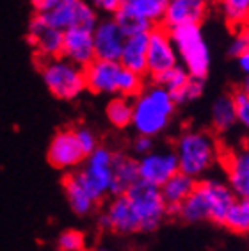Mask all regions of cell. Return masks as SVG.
Segmentation results:
<instances>
[{"instance_id": "19", "label": "cell", "mask_w": 249, "mask_h": 251, "mask_svg": "<svg viewBox=\"0 0 249 251\" xmlns=\"http://www.w3.org/2000/svg\"><path fill=\"white\" fill-rule=\"evenodd\" d=\"M107 221H109V230H114L118 233H134L139 232V221L135 216L134 208L130 205L124 194L114 196L107 208Z\"/></svg>"}, {"instance_id": "34", "label": "cell", "mask_w": 249, "mask_h": 251, "mask_svg": "<svg viewBox=\"0 0 249 251\" xmlns=\"http://www.w3.org/2000/svg\"><path fill=\"white\" fill-rule=\"evenodd\" d=\"M203 89H205V78L189 77L185 87H183L182 95H180V103H187V101L198 100V98L203 95Z\"/></svg>"}, {"instance_id": "6", "label": "cell", "mask_w": 249, "mask_h": 251, "mask_svg": "<svg viewBox=\"0 0 249 251\" xmlns=\"http://www.w3.org/2000/svg\"><path fill=\"white\" fill-rule=\"evenodd\" d=\"M112 151L103 146H96L89 155H86V166L77 171V178L95 201H100L103 194L109 193L112 182Z\"/></svg>"}, {"instance_id": "30", "label": "cell", "mask_w": 249, "mask_h": 251, "mask_svg": "<svg viewBox=\"0 0 249 251\" xmlns=\"http://www.w3.org/2000/svg\"><path fill=\"white\" fill-rule=\"evenodd\" d=\"M143 75L132 72V70H126L124 66H121L120 78H118V95L121 97H137L141 91H143Z\"/></svg>"}, {"instance_id": "22", "label": "cell", "mask_w": 249, "mask_h": 251, "mask_svg": "<svg viewBox=\"0 0 249 251\" xmlns=\"http://www.w3.org/2000/svg\"><path fill=\"white\" fill-rule=\"evenodd\" d=\"M64 191H66V198L70 203V208L78 216H86L93 210L95 207V200L87 194V191L82 187V184L78 182L77 175L72 173L68 175L64 180Z\"/></svg>"}, {"instance_id": "3", "label": "cell", "mask_w": 249, "mask_h": 251, "mask_svg": "<svg viewBox=\"0 0 249 251\" xmlns=\"http://www.w3.org/2000/svg\"><path fill=\"white\" fill-rule=\"evenodd\" d=\"M173 45L178 53V63L187 70L191 77L206 78L210 72V47L203 36L201 25L187 24L169 29Z\"/></svg>"}, {"instance_id": "12", "label": "cell", "mask_w": 249, "mask_h": 251, "mask_svg": "<svg viewBox=\"0 0 249 251\" xmlns=\"http://www.w3.org/2000/svg\"><path fill=\"white\" fill-rule=\"evenodd\" d=\"M62 30L50 27L43 20V16L38 15L34 16L29 22L27 27V39L32 47H36L39 57L50 59L59 57L62 52Z\"/></svg>"}, {"instance_id": "32", "label": "cell", "mask_w": 249, "mask_h": 251, "mask_svg": "<svg viewBox=\"0 0 249 251\" xmlns=\"http://www.w3.org/2000/svg\"><path fill=\"white\" fill-rule=\"evenodd\" d=\"M86 241L84 233L78 230H66L59 235V250L61 251H84Z\"/></svg>"}, {"instance_id": "1", "label": "cell", "mask_w": 249, "mask_h": 251, "mask_svg": "<svg viewBox=\"0 0 249 251\" xmlns=\"http://www.w3.org/2000/svg\"><path fill=\"white\" fill-rule=\"evenodd\" d=\"M174 100L166 87L151 84L132 101V123L137 134L155 137L168 128L174 112Z\"/></svg>"}, {"instance_id": "2", "label": "cell", "mask_w": 249, "mask_h": 251, "mask_svg": "<svg viewBox=\"0 0 249 251\" xmlns=\"http://www.w3.org/2000/svg\"><path fill=\"white\" fill-rule=\"evenodd\" d=\"M178 169L192 178H199L219 159V145L208 132L185 130L176 141L174 148Z\"/></svg>"}, {"instance_id": "25", "label": "cell", "mask_w": 249, "mask_h": 251, "mask_svg": "<svg viewBox=\"0 0 249 251\" xmlns=\"http://www.w3.org/2000/svg\"><path fill=\"white\" fill-rule=\"evenodd\" d=\"M189 77H191V75L187 73L185 68H183L182 64H176V66H173V68H169V70H166V72L155 75L153 82L158 84V86L166 87L169 91V95L173 97V100H174V103L178 105V103H180V95H182Z\"/></svg>"}, {"instance_id": "37", "label": "cell", "mask_w": 249, "mask_h": 251, "mask_svg": "<svg viewBox=\"0 0 249 251\" xmlns=\"http://www.w3.org/2000/svg\"><path fill=\"white\" fill-rule=\"evenodd\" d=\"M151 150H153V137H149V135H143V134L137 135V139L134 141V151L135 153L144 155Z\"/></svg>"}, {"instance_id": "10", "label": "cell", "mask_w": 249, "mask_h": 251, "mask_svg": "<svg viewBox=\"0 0 249 251\" xmlns=\"http://www.w3.org/2000/svg\"><path fill=\"white\" fill-rule=\"evenodd\" d=\"M124 36L114 18L98 20L93 27V45H95V57L103 61H120L123 50Z\"/></svg>"}, {"instance_id": "7", "label": "cell", "mask_w": 249, "mask_h": 251, "mask_svg": "<svg viewBox=\"0 0 249 251\" xmlns=\"http://www.w3.org/2000/svg\"><path fill=\"white\" fill-rule=\"evenodd\" d=\"M41 16L50 27H55L62 32L73 27L93 29L98 22L96 9L86 0H59L55 7Z\"/></svg>"}, {"instance_id": "20", "label": "cell", "mask_w": 249, "mask_h": 251, "mask_svg": "<svg viewBox=\"0 0 249 251\" xmlns=\"http://www.w3.org/2000/svg\"><path fill=\"white\" fill-rule=\"evenodd\" d=\"M146 50H148V32L126 36L120 55V64L139 75H146Z\"/></svg>"}, {"instance_id": "4", "label": "cell", "mask_w": 249, "mask_h": 251, "mask_svg": "<svg viewBox=\"0 0 249 251\" xmlns=\"http://www.w3.org/2000/svg\"><path fill=\"white\" fill-rule=\"evenodd\" d=\"M41 77L48 91L59 100H75L86 91L84 68L62 55L50 57L41 64Z\"/></svg>"}, {"instance_id": "8", "label": "cell", "mask_w": 249, "mask_h": 251, "mask_svg": "<svg viewBox=\"0 0 249 251\" xmlns=\"http://www.w3.org/2000/svg\"><path fill=\"white\" fill-rule=\"evenodd\" d=\"M178 53L173 45L169 29L162 24L153 25L148 30V50H146V73L153 78L158 73L176 66Z\"/></svg>"}, {"instance_id": "31", "label": "cell", "mask_w": 249, "mask_h": 251, "mask_svg": "<svg viewBox=\"0 0 249 251\" xmlns=\"http://www.w3.org/2000/svg\"><path fill=\"white\" fill-rule=\"evenodd\" d=\"M230 55L237 57L239 53L249 52V22L233 27V38L230 41Z\"/></svg>"}, {"instance_id": "26", "label": "cell", "mask_w": 249, "mask_h": 251, "mask_svg": "<svg viewBox=\"0 0 249 251\" xmlns=\"http://www.w3.org/2000/svg\"><path fill=\"white\" fill-rule=\"evenodd\" d=\"M228 230L240 235L249 233V200L248 198H235V201L230 205L224 219H223Z\"/></svg>"}, {"instance_id": "29", "label": "cell", "mask_w": 249, "mask_h": 251, "mask_svg": "<svg viewBox=\"0 0 249 251\" xmlns=\"http://www.w3.org/2000/svg\"><path fill=\"white\" fill-rule=\"evenodd\" d=\"M226 22L235 25L249 22V0H217Z\"/></svg>"}, {"instance_id": "15", "label": "cell", "mask_w": 249, "mask_h": 251, "mask_svg": "<svg viewBox=\"0 0 249 251\" xmlns=\"http://www.w3.org/2000/svg\"><path fill=\"white\" fill-rule=\"evenodd\" d=\"M48 162L57 169H70L75 168L86 159L82 153L80 146L75 139L73 130H61L55 134L50 146H48Z\"/></svg>"}, {"instance_id": "43", "label": "cell", "mask_w": 249, "mask_h": 251, "mask_svg": "<svg viewBox=\"0 0 249 251\" xmlns=\"http://www.w3.org/2000/svg\"><path fill=\"white\" fill-rule=\"evenodd\" d=\"M248 200H249V196H248Z\"/></svg>"}, {"instance_id": "28", "label": "cell", "mask_w": 249, "mask_h": 251, "mask_svg": "<svg viewBox=\"0 0 249 251\" xmlns=\"http://www.w3.org/2000/svg\"><path fill=\"white\" fill-rule=\"evenodd\" d=\"M114 20H116V24L120 25L121 32H123L124 36H132V34H139V32H148V30L153 27L149 22H146L144 18H139L137 15L123 9V7H120V9L114 13Z\"/></svg>"}, {"instance_id": "24", "label": "cell", "mask_w": 249, "mask_h": 251, "mask_svg": "<svg viewBox=\"0 0 249 251\" xmlns=\"http://www.w3.org/2000/svg\"><path fill=\"white\" fill-rule=\"evenodd\" d=\"M166 5L168 0H121L120 7L134 13L139 18H144L151 25H158L162 24Z\"/></svg>"}, {"instance_id": "35", "label": "cell", "mask_w": 249, "mask_h": 251, "mask_svg": "<svg viewBox=\"0 0 249 251\" xmlns=\"http://www.w3.org/2000/svg\"><path fill=\"white\" fill-rule=\"evenodd\" d=\"M75 139H77L78 146L84 155H89L96 146H98V141H96V135L93 130L86 128V126H80V128H75Z\"/></svg>"}, {"instance_id": "9", "label": "cell", "mask_w": 249, "mask_h": 251, "mask_svg": "<svg viewBox=\"0 0 249 251\" xmlns=\"http://www.w3.org/2000/svg\"><path fill=\"white\" fill-rule=\"evenodd\" d=\"M137 166H139V178L148 184L157 185V187H160L166 180L180 171L176 153L171 150L148 151V153L141 155Z\"/></svg>"}, {"instance_id": "13", "label": "cell", "mask_w": 249, "mask_h": 251, "mask_svg": "<svg viewBox=\"0 0 249 251\" xmlns=\"http://www.w3.org/2000/svg\"><path fill=\"white\" fill-rule=\"evenodd\" d=\"M196 189L203 194V198L208 203L210 221L223 225V219H224L228 208H230V205L237 198V194L233 193L230 184L221 182L217 178H205L196 182Z\"/></svg>"}, {"instance_id": "18", "label": "cell", "mask_w": 249, "mask_h": 251, "mask_svg": "<svg viewBox=\"0 0 249 251\" xmlns=\"http://www.w3.org/2000/svg\"><path fill=\"white\" fill-rule=\"evenodd\" d=\"M139 180V166L137 160L123 153L112 155V182H110V196H121L126 193L130 185Z\"/></svg>"}, {"instance_id": "14", "label": "cell", "mask_w": 249, "mask_h": 251, "mask_svg": "<svg viewBox=\"0 0 249 251\" xmlns=\"http://www.w3.org/2000/svg\"><path fill=\"white\" fill-rule=\"evenodd\" d=\"M61 55L77 66H87L93 59H96L95 45H93V29L73 27V29L64 30Z\"/></svg>"}, {"instance_id": "42", "label": "cell", "mask_w": 249, "mask_h": 251, "mask_svg": "<svg viewBox=\"0 0 249 251\" xmlns=\"http://www.w3.org/2000/svg\"><path fill=\"white\" fill-rule=\"evenodd\" d=\"M96 251H112V250H107V248H100V250H96Z\"/></svg>"}, {"instance_id": "27", "label": "cell", "mask_w": 249, "mask_h": 251, "mask_svg": "<svg viewBox=\"0 0 249 251\" xmlns=\"http://www.w3.org/2000/svg\"><path fill=\"white\" fill-rule=\"evenodd\" d=\"M107 120L116 128H124L132 123V101L128 97H114L107 103Z\"/></svg>"}, {"instance_id": "36", "label": "cell", "mask_w": 249, "mask_h": 251, "mask_svg": "<svg viewBox=\"0 0 249 251\" xmlns=\"http://www.w3.org/2000/svg\"><path fill=\"white\" fill-rule=\"evenodd\" d=\"M91 5L96 11L107 13V15H114L116 11L120 9L121 0H91Z\"/></svg>"}, {"instance_id": "16", "label": "cell", "mask_w": 249, "mask_h": 251, "mask_svg": "<svg viewBox=\"0 0 249 251\" xmlns=\"http://www.w3.org/2000/svg\"><path fill=\"white\" fill-rule=\"evenodd\" d=\"M228 175V182L239 198L249 196V141L226 153L223 159Z\"/></svg>"}, {"instance_id": "21", "label": "cell", "mask_w": 249, "mask_h": 251, "mask_svg": "<svg viewBox=\"0 0 249 251\" xmlns=\"http://www.w3.org/2000/svg\"><path fill=\"white\" fill-rule=\"evenodd\" d=\"M212 125L219 134H226L237 125V109L231 95H221L212 103Z\"/></svg>"}, {"instance_id": "33", "label": "cell", "mask_w": 249, "mask_h": 251, "mask_svg": "<svg viewBox=\"0 0 249 251\" xmlns=\"http://www.w3.org/2000/svg\"><path fill=\"white\" fill-rule=\"evenodd\" d=\"M231 97H233L235 109H237V123L244 128L249 137V97H246L240 89H237Z\"/></svg>"}, {"instance_id": "5", "label": "cell", "mask_w": 249, "mask_h": 251, "mask_svg": "<svg viewBox=\"0 0 249 251\" xmlns=\"http://www.w3.org/2000/svg\"><path fill=\"white\" fill-rule=\"evenodd\" d=\"M124 196L137 216L139 232H153L160 226L166 218V200L160 187L139 178L126 189Z\"/></svg>"}, {"instance_id": "39", "label": "cell", "mask_w": 249, "mask_h": 251, "mask_svg": "<svg viewBox=\"0 0 249 251\" xmlns=\"http://www.w3.org/2000/svg\"><path fill=\"white\" fill-rule=\"evenodd\" d=\"M237 66H239V70L244 75H249V52H244V53H239L237 55Z\"/></svg>"}, {"instance_id": "38", "label": "cell", "mask_w": 249, "mask_h": 251, "mask_svg": "<svg viewBox=\"0 0 249 251\" xmlns=\"http://www.w3.org/2000/svg\"><path fill=\"white\" fill-rule=\"evenodd\" d=\"M30 4H32L34 11L38 15H43V13L50 11L52 7H55L59 4V0H30Z\"/></svg>"}, {"instance_id": "40", "label": "cell", "mask_w": 249, "mask_h": 251, "mask_svg": "<svg viewBox=\"0 0 249 251\" xmlns=\"http://www.w3.org/2000/svg\"><path fill=\"white\" fill-rule=\"evenodd\" d=\"M239 89L244 93L246 97H249V75H246V77H244V80H242V84H240Z\"/></svg>"}, {"instance_id": "17", "label": "cell", "mask_w": 249, "mask_h": 251, "mask_svg": "<svg viewBox=\"0 0 249 251\" xmlns=\"http://www.w3.org/2000/svg\"><path fill=\"white\" fill-rule=\"evenodd\" d=\"M206 11L208 4L201 0H168L162 25L166 29H174L187 24H201Z\"/></svg>"}, {"instance_id": "11", "label": "cell", "mask_w": 249, "mask_h": 251, "mask_svg": "<svg viewBox=\"0 0 249 251\" xmlns=\"http://www.w3.org/2000/svg\"><path fill=\"white\" fill-rule=\"evenodd\" d=\"M120 61H103L93 59L84 66L86 89L96 95H118V78H120Z\"/></svg>"}, {"instance_id": "23", "label": "cell", "mask_w": 249, "mask_h": 251, "mask_svg": "<svg viewBox=\"0 0 249 251\" xmlns=\"http://www.w3.org/2000/svg\"><path fill=\"white\" fill-rule=\"evenodd\" d=\"M194 187H196V178L178 171L160 185V193L166 203H182L194 191Z\"/></svg>"}, {"instance_id": "41", "label": "cell", "mask_w": 249, "mask_h": 251, "mask_svg": "<svg viewBox=\"0 0 249 251\" xmlns=\"http://www.w3.org/2000/svg\"><path fill=\"white\" fill-rule=\"evenodd\" d=\"M201 2H205V4H208V5H210L212 2H214V0H201Z\"/></svg>"}]
</instances>
